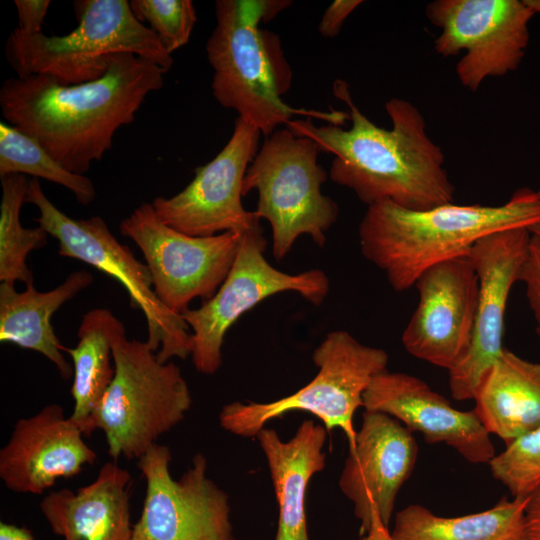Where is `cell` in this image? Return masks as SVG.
<instances>
[{"instance_id":"cell-1","label":"cell","mask_w":540,"mask_h":540,"mask_svg":"<svg viewBox=\"0 0 540 540\" xmlns=\"http://www.w3.org/2000/svg\"><path fill=\"white\" fill-rule=\"evenodd\" d=\"M333 94L349 109V129L315 126L310 118L291 120L286 127L334 155L329 171L334 183L352 190L367 207L391 201L422 211L453 202L455 187L443 167L444 154L427 135L418 108L404 99H389L385 109L392 129H384L356 106L347 82L337 79Z\"/></svg>"},{"instance_id":"cell-2","label":"cell","mask_w":540,"mask_h":540,"mask_svg":"<svg viewBox=\"0 0 540 540\" xmlns=\"http://www.w3.org/2000/svg\"><path fill=\"white\" fill-rule=\"evenodd\" d=\"M165 73L144 58L118 53L90 82L64 85L42 74L9 78L0 88V107L10 125L67 170L84 175L111 149L116 131L134 121L145 98L162 88Z\"/></svg>"},{"instance_id":"cell-3","label":"cell","mask_w":540,"mask_h":540,"mask_svg":"<svg viewBox=\"0 0 540 540\" xmlns=\"http://www.w3.org/2000/svg\"><path fill=\"white\" fill-rule=\"evenodd\" d=\"M540 223V197L516 190L504 204H442L416 211L382 201L367 207L359 224L362 255L383 271L390 286L404 291L428 268L469 254L481 238Z\"/></svg>"},{"instance_id":"cell-4","label":"cell","mask_w":540,"mask_h":540,"mask_svg":"<svg viewBox=\"0 0 540 540\" xmlns=\"http://www.w3.org/2000/svg\"><path fill=\"white\" fill-rule=\"evenodd\" d=\"M292 4L289 0H217L216 26L207 44L214 73L215 100L235 110L238 117L270 136L295 114L318 117L339 125L348 113L296 109L283 102L292 82L281 42L275 33L259 28Z\"/></svg>"},{"instance_id":"cell-5","label":"cell","mask_w":540,"mask_h":540,"mask_svg":"<svg viewBox=\"0 0 540 540\" xmlns=\"http://www.w3.org/2000/svg\"><path fill=\"white\" fill-rule=\"evenodd\" d=\"M114 377L92 419L108 454L140 459L179 424L192 404L189 386L174 362L162 363L146 341L129 339L116 318L111 332Z\"/></svg>"},{"instance_id":"cell-6","label":"cell","mask_w":540,"mask_h":540,"mask_svg":"<svg viewBox=\"0 0 540 540\" xmlns=\"http://www.w3.org/2000/svg\"><path fill=\"white\" fill-rule=\"evenodd\" d=\"M73 6L78 25L66 35L12 31L6 54L17 77L48 75L64 85L90 82L106 73L118 53L134 54L166 72L172 67V55L134 16L129 1L80 0Z\"/></svg>"},{"instance_id":"cell-7","label":"cell","mask_w":540,"mask_h":540,"mask_svg":"<svg viewBox=\"0 0 540 540\" xmlns=\"http://www.w3.org/2000/svg\"><path fill=\"white\" fill-rule=\"evenodd\" d=\"M320 152L311 138L296 136L286 127L265 137L246 171L243 196L257 191L254 212L270 223L272 253L278 261L303 234L323 247L337 221V203L321 192L327 173L318 163Z\"/></svg>"},{"instance_id":"cell-8","label":"cell","mask_w":540,"mask_h":540,"mask_svg":"<svg viewBox=\"0 0 540 540\" xmlns=\"http://www.w3.org/2000/svg\"><path fill=\"white\" fill-rule=\"evenodd\" d=\"M313 361L318 373L307 385L272 402L227 404L219 413L220 426L237 436L256 437L269 421L291 411H306L318 417L327 431L341 429L352 448L357 434L354 414L363 407V394L373 378L387 370L388 354L337 330L314 350Z\"/></svg>"},{"instance_id":"cell-9","label":"cell","mask_w":540,"mask_h":540,"mask_svg":"<svg viewBox=\"0 0 540 540\" xmlns=\"http://www.w3.org/2000/svg\"><path fill=\"white\" fill-rule=\"evenodd\" d=\"M25 203L39 211L34 219L58 241V254L82 261L118 281L129 295L131 306L140 309L147 323V344L160 362L192 353L191 331L181 315L157 298L148 266L111 233L104 219L93 216L73 219L46 196L37 178L29 180Z\"/></svg>"},{"instance_id":"cell-10","label":"cell","mask_w":540,"mask_h":540,"mask_svg":"<svg viewBox=\"0 0 540 540\" xmlns=\"http://www.w3.org/2000/svg\"><path fill=\"white\" fill-rule=\"evenodd\" d=\"M266 245L261 225L243 233L231 270L214 296L199 308L181 314L191 331V358L200 373L213 375L219 370L226 333L245 312L266 298L294 291L315 306L324 302L329 292L325 272H282L266 260Z\"/></svg>"},{"instance_id":"cell-11","label":"cell","mask_w":540,"mask_h":540,"mask_svg":"<svg viewBox=\"0 0 540 540\" xmlns=\"http://www.w3.org/2000/svg\"><path fill=\"white\" fill-rule=\"evenodd\" d=\"M119 230L141 250L159 301L179 315L194 299L206 302L214 296L231 270L242 237L229 231L186 235L164 224L151 203L124 218Z\"/></svg>"},{"instance_id":"cell-12","label":"cell","mask_w":540,"mask_h":540,"mask_svg":"<svg viewBox=\"0 0 540 540\" xmlns=\"http://www.w3.org/2000/svg\"><path fill=\"white\" fill-rule=\"evenodd\" d=\"M170 449L153 445L138 468L146 491L132 540H236L228 494L207 475V459L198 453L192 465L174 479Z\"/></svg>"},{"instance_id":"cell-13","label":"cell","mask_w":540,"mask_h":540,"mask_svg":"<svg viewBox=\"0 0 540 540\" xmlns=\"http://www.w3.org/2000/svg\"><path fill=\"white\" fill-rule=\"evenodd\" d=\"M430 23L441 28L435 50L465 55L456 65L461 84L475 92L488 77H500L521 63L534 13L521 0H436L426 6Z\"/></svg>"},{"instance_id":"cell-14","label":"cell","mask_w":540,"mask_h":540,"mask_svg":"<svg viewBox=\"0 0 540 540\" xmlns=\"http://www.w3.org/2000/svg\"><path fill=\"white\" fill-rule=\"evenodd\" d=\"M259 129L237 117L222 150L195 169L192 181L176 195L156 197V216L169 227L194 237L223 232L243 234L260 226V218L242 205L246 171L259 150Z\"/></svg>"},{"instance_id":"cell-15","label":"cell","mask_w":540,"mask_h":540,"mask_svg":"<svg viewBox=\"0 0 540 540\" xmlns=\"http://www.w3.org/2000/svg\"><path fill=\"white\" fill-rule=\"evenodd\" d=\"M531 238L529 228H511L481 238L469 252L478 276L479 296L469 349L448 371L455 400L474 399L481 379L505 348L506 306L512 287L520 281Z\"/></svg>"},{"instance_id":"cell-16","label":"cell","mask_w":540,"mask_h":540,"mask_svg":"<svg viewBox=\"0 0 540 540\" xmlns=\"http://www.w3.org/2000/svg\"><path fill=\"white\" fill-rule=\"evenodd\" d=\"M414 286L419 301L402 334L412 356L450 371L466 355L479 296L478 276L469 254L424 271Z\"/></svg>"},{"instance_id":"cell-17","label":"cell","mask_w":540,"mask_h":540,"mask_svg":"<svg viewBox=\"0 0 540 540\" xmlns=\"http://www.w3.org/2000/svg\"><path fill=\"white\" fill-rule=\"evenodd\" d=\"M417 442L395 418L365 411L339 479L343 494L353 503L361 535L377 512L389 526L395 500L416 464Z\"/></svg>"},{"instance_id":"cell-18","label":"cell","mask_w":540,"mask_h":540,"mask_svg":"<svg viewBox=\"0 0 540 540\" xmlns=\"http://www.w3.org/2000/svg\"><path fill=\"white\" fill-rule=\"evenodd\" d=\"M365 411L387 414L428 443H444L472 464H489L495 449L490 433L472 411L455 409L420 378L384 371L363 394Z\"/></svg>"},{"instance_id":"cell-19","label":"cell","mask_w":540,"mask_h":540,"mask_svg":"<svg viewBox=\"0 0 540 540\" xmlns=\"http://www.w3.org/2000/svg\"><path fill=\"white\" fill-rule=\"evenodd\" d=\"M83 435L58 404L19 419L0 450L2 482L13 492L42 494L58 479L77 475L97 458Z\"/></svg>"},{"instance_id":"cell-20","label":"cell","mask_w":540,"mask_h":540,"mask_svg":"<svg viewBox=\"0 0 540 540\" xmlns=\"http://www.w3.org/2000/svg\"><path fill=\"white\" fill-rule=\"evenodd\" d=\"M132 477L115 462H106L97 477L76 491L48 493L40 509L52 532L64 540H132Z\"/></svg>"},{"instance_id":"cell-21","label":"cell","mask_w":540,"mask_h":540,"mask_svg":"<svg viewBox=\"0 0 540 540\" xmlns=\"http://www.w3.org/2000/svg\"><path fill=\"white\" fill-rule=\"evenodd\" d=\"M327 432L323 425L305 420L288 441L281 440L274 429L266 427L256 435L278 502L275 540H309L305 496L312 476L326 465L323 447Z\"/></svg>"},{"instance_id":"cell-22","label":"cell","mask_w":540,"mask_h":540,"mask_svg":"<svg viewBox=\"0 0 540 540\" xmlns=\"http://www.w3.org/2000/svg\"><path fill=\"white\" fill-rule=\"evenodd\" d=\"M93 282L91 273L74 271L49 291H38L32 284L23 291L15 285L0 284V341L33 350L52 362L67 379L72 368L63 355L64 346L51 324L53 314Z\"/></svg>"},{"instance_id":"cell-23","label":"cell","mask_w":540,"mask_h":540,"mask_svg":"<svg viewBox=\"0 0 540 540\" xmlns=\"http://www.w3.org/2000/svg\"><path fill=\"white\" fill-rule=\"evenodd\" d=\"M473 400L485 429L510 444L540 425V364L504 348Z\"/></svg>"},{"instance_id":"cell-24","label":"cell","mask_w":540,"mask_h":540,"mask_svg":"<svg viewBox=\"0 0 540 540\" xmlns=\"http://www.w3.org/2000/svg\"><path fill=\"white\" fill-rule=\"evenodd\" d=\"M528 499L503 497L490 509L457 517L412 504L396 514L391 534L394 540H525Z\"/></svg>"},{"instance_id":"cell-25","label":"cell","mask_w":540,"mask_h":540,"mask_svg":"<svg viewBox=\"0 0 540 540\" xmlns=\"http://www.w3.org/2000/svg\"><path fill=\"white\" fill-rule=\"evenodd\" d=\"M117 317L106 308H95L83 315L78 328V343L63 351L73 362L70 418L84 435L92 433L94 413L114 377L111 332Z\"/></svg>"},{"instance_id":"cell-26","label":"cell","mask_w":540,"mask_h":540,"mask_svg":"<svg viewBox=\"0 0 540 540\" xmlns=\"http://www.w3.org/2000/svg\"><path fill=\"white\" fill-rule=\"evenodd\" d=\"M0 178V281L29 285L33 283V275L27 257L33 250L44 247L49 235L40 226L25 228L21 224L20 213L29 184L26 176L9 174Z\"/></svg>"},{"instance_id":"cell-27","label":"cell","mask_w":540,"mask_h":540,"mask_svg":"<svg viewBox=\"0 0 540 540\" xmlns=\"http://www.w3.org/2000/svg\"><path fill=\"white\" fill-rule=\"evenodd\" d=\"M31 175L61 185L83 206L96 197L90 178L72 173L57 162L34 138L8 123H0V177Z\"/></svg>"},{"instance_id":"cell-28","label":"cell","mask_w":540,"mask_h":540,"mask_svg":"<svg viewBox=\"0 0 540 540\" xmlns=\"http://www.w3.org/2000/svg\"><path fill=\"white\" fill-rule=\"evenodd\" d=\"M492 476L514 497L527 498L540 489V425L506 445L489 462Z\"/></svg>"},{"instance_id":"cell-29","label":"cell","mask_w":540,"mask_h":540,"mask_svg":"<svg viewBox=\"0 0 540 540\" xmlns=\"http://www.w3.org/2000/svg\"><path fill=\"white\" fill-rule=\"evenodd\" d=\"M134 16L158 37L165 51L173 52L185 46L197 22L191 0H131Z\"/></svg>"},{"instance_id":"cell-30","label":"cell","mask_w":540,"mask_h":540,"mask_svg":"<svg viewBox=\"0 0 540 540\" xmlns=\"http://www.w3.org/2000/svg\"><path fill=\"white\" fill-rule=\"evenodd\" d=\"M528 304L532 311L536 332L540 336V237L532 234L528 255L521 271Z\"/></svg>"},{"instance_id":"cell-31","label":"cell","mask_w":540,"mask_h":540,"mask_svg":"<svg viewBox=\"0 0 540 540\" xmlns=\"http://www.w3.org/2000/svg\"><path fill=\"white\" fill-rule=\"evenodd\" d=\"M363 3L361 0H335L325 10L318 26L319 33L326 38L336 37L348 16Z\"/></svg>"},{"instance_id":"cell-32","label":"cell","mask_w":540,"mask_h":540,"mask_svg":"<svg viewBox=\"0 0 540 540\" xmlns=\"http://www.w3.org/2000/svg\"><path fill=\"white\" fill-rule=\"evenodd\" d=\"M19 26L18 29L26 34H36L41 32L50 0H15Z\"/></svg>"},{"instance_id":"cell-33","label":"cell","mask_w":540,"mask_h":540,"mask_svg":"<svg viewBox=\"0 0 540 540\" xmlns=\"http://www.w3.org/2000/svg\"><path fill=\"white\" fill-rule=\"evenodd\" d=\"M525 540H540V489L528 499L525 511Z\"/></svg>"},{"instance_id":"cell-34","label":"cell","mask_w":540,"mask_h":540,"mask_svg":"<svg viewBox=\"0 0 540 540\" xmlns=\"http://www.w3.org/2000/svg\"><path fill=\"white\" fill-rule=\"evenodd\" d=\"M361 540H394L387 525H385L380 515L375 512L369 530Z\"/></svg>"},{"instance_id":"cell-35","label":"cell","mask_w":540,"mask_h":540,"mask_svg":"<svg viewBox=\"0 0 540 540\" xmlns=\"http://www.w3.org/2000/svg\"><path fill=\"white\" fill-rule=\"evenodd\" d=\"M0 540H34V537L32 532L25 527L1 522Z\"/></svg>"},{"instance_id":"cell-36","label":"cell","mask_w":540,"mask_h":540,"mask_svg":"<svg viewBox=\"0 0 540 540\" xmlns=\"http://www.w3.org/2000/svg\"><path fill=\"white\" fill-rule=\"evenodd\" d=\"M523 3L535 14H540V0H522Z\"/></svg>"},{"instance_id":"cell-37","label":"cell","mask_w":540,"mask_h":540,"mask_svg":"<svg viewBox=\"0 0 540 540\" xmlns=\"http://www.w3.org/2000/svg\"><path fill=\"white\" fill-rule=\"evenodd\" d=\"M530 232L540 237V223L529 228Z\"/></svg>"},{"instance_id":"cell-38","label":"cell","mask_w":540,"mask_h":540,"mask_svg":"<svg viewBox=\"0 0 540 540\" xmlns=\"http://www.w3.org/2000/svg\"><path fill=\"white\" fill-rule=\"evenodd\" d=\"M538 196L540 197V189L537 191Z\"/></svg>"}]
</instances>
